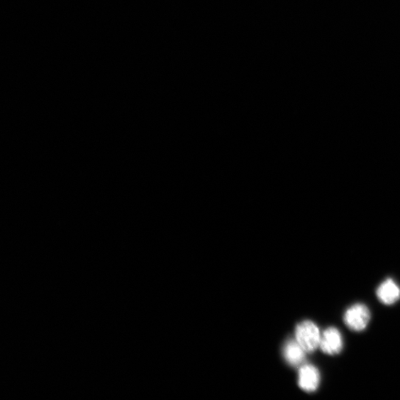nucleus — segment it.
<instances>
[{
	"instance_id": "nucleus-1",
	"label": "nucleus",
	"mask_w": 400,
	"mask_h": 400,
	"mask_svg": "<svg viewBox=\"0 0 400 400\" xmlns=\"http://www.w3.org/2000/svg\"><path fill=\"white\" fill-rule=\"evenodd\" d=\"M296 339L306 352H312L320 347L321 335L318 327L308 321L297 326Z\"/></svg>"
},
{
	"instance_id": "nucleus-4",
	"label": "nucleus",
	"mask_w": 400,
	"mask_h": 400,
	"mask_svg": "<svg viewBox=\"0 0 400 400\" xmlns=\"http://www.w3.org/2000/svg\"><path fill=\"white\" fill-rule=\"evenodd\" d=\"M321 374L316 367L306 365L302 367L299 373V386L307 392H313L318 389Z\"/></svg>"
},
{
	"instance_id": "nucleus-5",
	"label": "nucleus",
	"mask_w": 400,
	"mask_h": 400,
	"mask_svg": "<svg viewBox=\"0 0 400 400\" xmlns=\"http://www.w3.org/2000/svg\"><path fill=\"white\" fill-rule=\"evenodd\" d=\"M377 295L383 304L393 305L400 298V289L392 279H388L379 286Z\"/></svg>"
},
{
	"instance_id": "nucleus-2",
	"label": "nucleus",
	"mask_w": 400,
	"mask_h": 400,
	"mask_svg": "<svg viewBox=\"0 0 400 400\" xmlns=\"http://www.w3.org/2000/svg\"><path fill=\"white\" fill-rule=\"evenodd\" d=\"M370 320V311L363 304H355L350 307L344 315L345 325L350 329L355 331H362L365 329Z\"/></svg>"
},
{
	"instance_id": "nucleus-3",
	"label": "nucleus",
	"mask_w": 400,
	"mask_h": 400,
	"mask_svg": "<svg viewBox=\"0 0 400 400\" xmlns=\"http://www.w3.org/2000/svg\"><path fill=\"white\" fill-rule=\"evenodd\" d=\"M320 348L323 353L328 355L340 354L343 348V340L340 330L333 327L327 328L321 335Z\"/></svg>"
},
{
	"instance_id": "nucleus-6",
	"label": "nucleus",
	"mask_w": 400,
	"mask_h": 400,
	"mask_svg": "<svg viewBox=\"0 0 400 400\" xmlns=\"http://www.w3.org/2000/svg\"><path fill=\"white\" fill-rule=\"evenodd\" d=\"M305 350L297 342H289L285 348V357L294 365L301 363L305 358Z\"/></svg>"
}]
</instances>
